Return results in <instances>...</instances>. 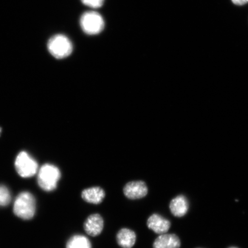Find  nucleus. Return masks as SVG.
I'll return each instance as SVG.
<instances>
[{
    "label": "nucleus",
    "instance_id": "1",
    "mask_svg": "<svg viewBox=\"0 0 248 248\" xmlns=\"http://www.w3.org/2000/svg\"><path fill=\"white\" fill-rule=\"evenodd\" d=\"M36 200L29 192L24 191L16 198L14 213L19 218L29 220L32 219L36 212Z\"/></svg>",
    "mask_w": 248,
    "mask_h": 248
},
{
    "label": "nucleus",
    "instance_id": "2",
    "mask_svg": "<svg viewBox=\"0 0 248 248\" xmlns=\"http://www.w3.org/2000/svg\"><path fill=\"white\" fill-rule=\"evenodd\" d=\"M61 176V171L58 167L50 164H45L38 172V185L43 190L53 191L57 188Z\"/></svg>",
    "mask_w": 248,
    "mask_h": 248
},
{
    "label": "nucleus",
    "instance_id": "3",
    "mask_svg": "<svg viewBox=\"0 0 248 248\" xmlns=\"http://www.w3.org/2000/svg\"><path fill=\"white\" fill-rule=\"evenodd\" d=\"M47 48L50 54L57 59L66 58L73 51L72 43L63 35H55L49 39Z\"/></svg>",
    "mask_w": 248,
    "mask_h": 248
},
{
    "label": "nucleus",
    "instance_id": "4",
    "mask_svg": "<svg viewBox=\"0 0 248 248\" xmlns=\"http://www.w3.org/2000/svg\"><path fill=\"white\" fill-rule=\"evenodd\" d=\"M15 168L21 177L30 178L38 172V165L33 157L23 151L17 155L16 159Z\"/></svg>",
    "mask_w": 248,
    "mask_h": 248
},
{
    "label": "nucleus",
    "instance_id": "5",
    "mask_svg": "<svg viewBox=\"0 0 248 248\" xmlns=\"http://www.w3.org/2000/svg\"><path fill=\"white\" fill-rule=\"evenodd\" d=\"M80 23L83 31L88 35L100 33L105 26L103 18L95 12H88L83 14Z\"/></svg>",
    "mask_w": 248,
    "mask_h": 248
},
{
    "label": "nucleus",
    "instance_id": "6",
    "mask_svg": "<svg viewBox=\"0 0 248 248\" xmlns=\"http://www.w3.org/2000/svg\"><path fill=\"white\" fill-rule=\"evenodd\" d=\"M124 193L130 200H138L148 194V187L145 182L132 181L128 183L124 188Z\"/></svg>",
    "mask_w": 248,
    "mask_h": 248
},
{
    "label": "nucleus",
    "instance_id": "7",
    "mask_svg": "<svg viewBox=\"0 0 248 248\" xmlns=\"http://www.w3.org/2000/svg\"><path fill=\"white\" fill-rule=\"evenodd\" d=\"M104 219L98 214H94L88 217L83 225L86 233L93 237L100 235L103 230Z\"/></svg>",
    "mask_w": 248,
    "mask_h": 248
},
{
    "label": "nucleus",
    "instance_id": "8",
    "mask_svg": "<svg viewBox=\"0 0 248 248\" xmlns=\"http://www.w3.org/2000/svg\"><path fill=\"white\" fill-rule=\"evenodd\" d=\"M147 226L151 230L161 235L166 234L169 231L170 223L168 219L164 218L162 216L154 214L148 218Z\"/></svg>",
    "mask_w": 248,
    "mask_h": 248
},
{
    "label": "nucleus",
    "instance_id": "9",
    "mask_svg": "<svg viewBox=\"0 0 248 248\" xmlns=\"http://www.w3.org/2000/svg\"><path fill=\"white\" fill-rule=\"evenodd\" d=\"M154 248H180L181 241L174 234H163L155 240Z\"/></svg>",
    "mask_w": 248,
    "mask_h": 248
},
{
    "label": "nucleus",
    "instance_id": "10",
    "mask_svg": "<svg viewBox=\"0 0 248 248\" xmlns=\"http://www.w3.org/2000/svg\"><path fill=\"white\" fill-rule=\"evenodd\" d=\"M170 209L172 215L175 217H181L187 213L188 210V202L184 195H179L170 202Z\"/></svg>",
    "mask_w": 248,
    "mask_h": 248
},
{
    "label": "nucleus",
    "instance_id": "11",
    "mask_svg": "<svg viewBox=\"0 0 248 248\" xmlns=\"http://www.w3.org/2000/svg\"><path fill=\"white\" fill-rule=\"evenodd\" d=\"M105 197L103 189L99 187H93L85 189L82 193V198L87 202L98 204L102 202Z\"/></svg>",
    "mask_w": 248,
    "mask_h": 248
},
{
    "label": "nucleus",
    "instance_id": "12",
    "mask_svg": "<svg viewBox=\"0 0 248 248\" xmlns=\"http://www.w3.org/2000/svg\"><path fill=\"white\" fill-rule=\"evenodd\" d=\"M116 240L121 247L132 248L136 243V235L131 229L123 228L117 232Z\"/></svg>",
    "mask_w": 248,
    "mask_h": 248
},
{
    "label": "nucleus",
    "instance_id": "13",
    "mask_svg": "<svg viewBox=\"0 0 248 248\" xmlns=\"http://www.w3.org/2000/svg\"><path fill=\"white\" fill-rule=\"evenodd\" d=\"M66 248H92V244L84 235H75L68 240Z\"/></svg>",
    "mask_w": 248,
    "mask_h": 248
},
{
    "label": "nucleus",
    "instance_id": "14",
    "mask_svg": "<svg viewBox=\"0 0 248 248\" xmlns=\"http://www.w3.org/2000/svg\"><path fill=\"white\" fill-rule=\"evenodd\" d=\"M12 200L10 191L4 185H0V206H7Z\"/></svg>",
    "mask_w": 248,
    "mask_h": 248
},
{
    "label": "nucleus",
    "instance_id": "15",
    "mask_svg": "<svg viewBox=\"0 0 248 248\" xmlns=\"http://www.w3.org/2000/svg\"><path fill=\"white\" fill-rule=\"evenodd\" d=\"M85 5L93 8H98L103 5L104 0H81Z\"/></svg>",
    "mask_w": 248,
    "mask_h": 248
},
{
    "label": "nucleus",
    "instance_id": "16",
    "mask_svg": "<svg viewBox=\"0 0 248 248\" xmlns=\"http://www.w3.org/2000/svg\"><path fill=\"white\" fill-rule=\"evenodd\" d=\"M232 2L235 5H242L247 4L248 0H232Z\"/></svg>",
    "mask_w": 248,
    "mask_h": 248
},
{
    "label": "nucleus",
    "instance_id": "17",
    "mask_svg": "<svg viewBox=\"0 0 248 248\" xmlns=\"http://www.w3.org/2000/svg\"><path fill=\"white\" fill-rule=\"evenodd\" d=\"M1 128H0V134H1Z\"/></svg>",
    "mask_w": 248,
    "mask_h": 248
},
{
    "label": "nucleus",
    "instance_id": "18",
    "mask_svg": "<svg viewBox=\"0 0 248 248\" xmlns=\"http://www.w3.org/2000/svg\"><path fill=\"white\" fill-rule=\"evenodd\" d=\"M237 248L232 247V248Z\"/></svg>",
    "mask_w": 248,
    "mask_h": 248
}]
</instances>
